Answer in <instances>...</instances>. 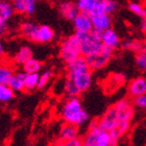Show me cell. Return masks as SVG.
I'll use <instances>...</instances> for the list:
<instances>
[{
	"label": "cell",
	"mask_w": 146,
	"mask_h": 146,
	"mask_svg": "<svg viewBox=\"0 0 146 146\" xmlns=\"http://www.w3.org/2000/svg\"><path fill=\"white\" fill-rule=\"evenodd\" d=\"M73 27L77 31H84V33H91L94 27L92 23L91 16L86 13H79L76 16L75 19L72 21Z\"/></svg>",
	"instance_id": "obj_10"
},
{
	"label": "cell",
	"mask_w": 146,
	"mask_h": 146,
	"mask_svg": "<svg viewBox=\"0 0 146 146\" xmlns=\"http://www.w3.org/2000/svg\"><path fill=\"white\" fill-rule=\"evenodd\" d=\"M64 92L67 94L68 97H77L82 93L79 91V89L77 88V86L75 85V82H73V79L70 78L69 76H67L66 79H65Z\"/></svg>",
	"instance_id": "obj_23"
},
{
	"label": "cell",
	"mask_w": 146,
	"mask_h": 146,
	"mask_svg": "<svg viewBox=\"0 0 146 146\" xmlns=\"http://www.w3.org/2000/svg\"><path fill=\"white\" fill-rule=\"evenodd\" d=\"M58 9L60 15L67 21H73L76 16L80 13L77 5H76V3L73 2V1H69V0L60 2L58 5Z\"/></svg>",
	"instance_id": "obj_8"
},
{
	"label": "cell",
	"mask_w": 146,
	"mask_h": 146,
	"mask_svg": "<svg viewBox=\"0 0 146 146\" xmlns=\"http://www.w3.org/2000/svg\"><path fill=\"white\" fill-rule=\"evenodd\" d=\"M128 95L131 98H135L139 95L146 93V78L143 76H138L136 78L131 79L127 86Z\"/></svg>",
	"instance_id": "obj_11"
},
{
	"label": "cell",
	"mask_w": 146,
	"mask_h": 146,
	"mask_svg": "<svg viewBox=\"0 0 146 146\" xmlns=\"http://www.w3.org/2000/svg\"><path fill=\"white\" fill-rule=\"evenodd\" d=\"M135 62L140 70L146 71V53H144L143 51L137 53L136 58H135Z\"/></svg>",
	"instance_id": "obj_32"
},
{
	"label": "cell",
	"mask_w": 146,
	"mask_h": 146,
	"mask_svg": "<svg viewBox=\"0 0 146 146\" xmlns=\"http://www.w3.org/2000/svg\"><path fill=\"white\" fill-rule=\"evenodd\" d=\"M13 74H14V72H13L11 68L5 67V66H1V69H0V84L9 85Z\"/></svg>",
	"instance_id": "obj_29"
},
{
	"label": "cell",
	"mask_w": 146,
	"mask_h": 146,
	"mask_svg": "<svg viewBox=\"0 0 146 146\" xmlns=\"http://www.w3.org/2000/svg\"><path fill=\"white\" fill-rule=\"evenodd\" d=\"M119 138L112 135L111 131L100 129L96 136V145L97 146H117Z\"/></svg>",
	"instance_id": "obj_14"
},
{
	"label": "cell",
	"mask_w": 146,
	"mask_h": 146,
	"mask_svg": "<svg viewBox=\"0 0 146 146\" xmlns=\"http://www.w3.org/2000/svg\"><path fill=\"white\" fill-rule=\"evenodd\" d=\"M22 68L25 73H36L42 69V63L36 58H31L24 65H22Z\"/></svg>",
	"instance_id": "obj_25"
},
{
	"label": "cell",
	"mask_w": 146,
	"mask_h": 146,
	"mask_svg": "<svg viewBox=\"0 0 146 146\" xmlns=\"http://www.w3.org/2000/svg\"><path fill=\"white\" fill-rule=\"evenodd\" d=\"M5 53V49H4V45H3V42L0 39V58H2Z\"/></svg>",
	"instance_id": "obj_36"
},
{
	"label": "cell",
	"mask_w": 146,
	"mask_h": 146,
	"mask_svg": "<svg viewBox=\"0 0 146 146\" xmlns=\"http://www.w3.org/2000/svg\"><path fill=\"white\" fill-rule=\"evenodd\" d=\"M92 70L84 71V72L78 73H68L67 76L73 79V82H75L79 91L86 92L92 85Z\"/></svg>",
	"instance_id": "obj_7"
},
{
	"label": "cell",
	"mask_w": 146,
	"mask_h": 146,
	"mask_svg": "<svg viewBox=\"0 0 146 146\" xmlns=\"http://www.w3.org/2000/svg\"><path fill=\"white\" fill-rule=\"evenodd\" d=\"M127 7L129 12H131L138 17H140L141 19L146 18V7H144L141 3L136 2V1H131V2H128Z\"/></svg>",
	"instance_id": "obj_27"
},
{
	"label": "cell",
	"mask_w": 146,
	"mask_h": 146,
	"mask_svg": "<svg viewBox=\"0 0 146 146\" xmlns=\"http://www.w3.org/2000/svg\"><path fill=\"white\" fill-rule=\"evenodd\" d=\"M52 76V71L51 70H45L44 72L40 75V80H39V85H38V89H43L45 88L47 84L49 82L50 78Z\"/></svg>",
	"instance_id": "obj_30"
},
{
	"label": "cell",
	"mask_w": 146,
	"mask_h": 146,
	"mask_svg": "<svg viewBox=\"0 0 146 146\" xmlns=\"http://www.w3.org/2000/svg\"><path fill=\"white\" fill-rule=\"evenodd\" d=\"M34 1H38V0H34Z\"/></svg>",
	"instance_id": "obj_40"
},
{
	"label": "cell",
	"mask_w": 146,
	"mask_h": 146,
	"mask_svg": "<svg viewBox=\"0 0 146 146\" xmlns=\"http://www.w3.org/2000/svg\"><path fill=\"white\" fill-rule=\"evenodd\" d=\"M78 127L79 126H76V125L68 123V122H65L64 124L62 125L61 129H60L58 139L66 142V141L78 138V134H79Z\"/></svg>",
	"instance_id": "obj_13"
},
{
	"label": "cell",
	"mask_w": 146,
	"mask_h": 146,
	"mask_svg": "<svg viewBox=\"0 0 146 146\" xmlns=\"http://www.w3.org/2000/svg\"><path fill=\"white\" fill-rule=\"evenodd\" d=\"M140 29H141V31H143V33L146 34V18H143L142 20H141Z\"/></svg>",
	"instance_id": "obj_35"
},
{
	"label": "cell",
	"mask_w": 146,
	"mask_h": 146,
	"mask_svg": "<svg viewBox=\"0 0 146 146\" xmlns=\"http://www.w3.org/2000/svg\"><path fill=\"white\" fill-rule=\"evenodd\" d=\"M36 11V1L34 0H29L27 5V11H26V15L27 16H33Z\"/></svg>",
	"instance_id": "obj_33"
},
{
	"label": "cell",
	"mask_w": 146,
	"mask_h": 146,
	"mask_svg": "<svg viewBox=\"0 0 146 146\" xmlns=\"http://www.w3.org/2000/svg\"><path fill=\"white\" fill-rule=\"evenodd\" d=\"M143 52L146 53V39L143 41Z\"/></svg>",
	"instance_id": "obj_39"
},
{
	"label": "cell",
	"mask_w": 146,
	"mask_h": 146,
	"mask_svg": "<svg viewBox=\"0 0 146 146\" xmlns=\"http://www.w3.org/2000/svg\"><path fill=\"white\" fill-rule=\"evenodd\" d=\"M40 80V74L36 73H26L25 77V91H33L35 89H38Z\"/></svg>",
	"instance_id": "obj_24"
},
{
	"label": "cell",
	"mask_w": 146,
	"mask_h": 146,
	"mask_svg": "<svg viewBox=\"0 0 146 146\" xmlns=\"http://www.w3.org/2000/svg\"><path fill=\"white\" fill-rule=\"evenodd\" d=\"M53 146H66V145H65V141H62L58 139V140L53 144Z\"/></svg>",
	"instance_id": "obj_38"
},
{
	"label": "cell",
	"mask_w": 146,
	"mask_h": 146,
	"mask_svg": "<svg viewBox=\"0 0 146 146\" xmlns=\"http://www.w3.org/2000/svg\"><path fill=\"white\" fill-rule=\"evenodd\" d=\"M133 104L135 108L142 110V111H146V93L133 98Z\"/></svg>",
	"instance_id": "obj_31"
},
{
	"label": "cell",
	"mask_w": 146,
	"mask_h": 146,
	"mask_svg": "<svg viewBox=\"0 0 146 146\" xmlns=\"http://www.w3.org/2000/svg\"><path fill=\"white\" fill-rule=\"evenodd\" d=\"M14 7L9 0L0 1V25H6L14 15Z\"/></svg>",
	"instance_id": "obj_16"
},
{
	"label": "cell",
	"mask_w": 146,
	"mask_h": 146,
	"mask_svg": "<svg viewBox=\"0 0 146 146\" xmlns=\"http://www.w3.org/2000/svg\"><path fill=\"white\" fill-rule=\"evenodd\" d=\"M14 93L15 91L9 85L0 84V102L1 104H6L12 100L14 98Z\"/></svg>",
	"instance_id": "obj_26"
},
{
	"label": "cell",
	"mask_w": 146,
	"mask_h": 146,
	"mask_svg": "<svg viewBox=\"0 0 146 146\" xmlns=\"http://www.w3.org/2000/svg\"><path fill=\"white\" fill-rule=\"evenodd\" d=\"M89 70H91V68L89 66L86 56H84V55H80L79 58H75L74 61L67 64L68 73H78V72H84V71H89Z\"/></svg>",
	"instance_id": "obj_15"
},
{
	"label": "cell",
	"mask_w": 146,
	"mask_h": 146,
	"mask_svg": "<svg viewBox=\"0 0 146 146\" xmlns=\"http://www.w3.org/2000/svg\"><path fill=\"white\" fill-rule=\"evenodd\" d=\"M98 1H100V0H98Z\"/></svg>",
	"instance_id": "obj_42"
},
{
	"label": "cell",
	"mask_w": 146,
	"mask_h": 146,
	"mask_svg": "<svg viewBox=\"0 0 146 146\" xmlns=\"http://www.w3.org/2000/svg\"><path fill=\"white\" fill-rule=\"evenodd\" d=\"M19 31L22 36L31 42L36 44L51 42L54 39L55 33L49 25L38 24L34 21H23L19 26Z\"/></svg>",
	"instance_id": "obj_1"
},
{
	"label": "cell",
	"mask_w": 146,
	"mask_h": 146,
	"mask_svg": "<svg viewBox=\"0 0 146 146\" xmlns=\"http://www.w3.org/2000/svg\"><path fill=\"white\" fill-rule=\"evenodd\" d=\"M34 58V51L31 46H21L14 55V62L18 65H24L28 60Z\"/></svg>",
	"instance_id": "obj_17"
},
{
	"label": "cell",
	"mask_w": 146,
	"mask_h": 146,
	"mask_svg": "<svg viewBox=\"0 0 146 146\" xmlns=\"http://www.w3.org/2000/svg\"><path fill=\"white\" fill-rule=\"evenodd\" d=\"M115 108L117 110L119 116V120H126V121H131V119L135 116V106L133 101L129 99L123 98L117 101L115 104Z\"/></svg>",
	"instance_id": "obj_6"
},
{
	"label": "cell",
	"mask_w": 146,
	"mask_h": 146,
	"mask_svg": "<svg viewBox=\"0 0 146 146\" xmlns=\"http://www.w3.org/2000/svg\"><path fill=\"white\" fill-rule=\"evenodd\" d=\"M121 47L124 50H129L137 54L143 51V41L138 39H127L121 43Z\"/></svg>",
	"instance_id": "obj_20"
},
{
	"label": "cell",
	"mask_w": 146,
	"mask_h": 146,
	"mask_svg": "<svg viewBox=\"0 0 146 146\" xmlns=\"http://www.w3.org/2000/svg\"><path fill=\"white\" fill-rule=\"evenodd\" d=\"M29 0H13L12 4L14 7L16 14H20V15H26V11H27V5Z\"/></svg>",
	"instance_id": "obj_28"
},
{
	"label": "cell",
	"mask_w": 146,
	"mask_h": 146,
	"mask_svg": "<svg viewBox=\"0 0 146 146\" xmlns=\"http://www.w3.org/2000/svg\"><path fill=\"white\" fill-rule=\"evenodd\" d=\"M82 55L80 42L74 34L66 36L60 45V58L66 64H69Z\"/></svg>",
	"instance_id": "obj_3"
},
{
	"label": "cell",
	"mask_w": 146,
	"mask_h": 146,
	"mask_svg": "<svg viewBox=\"0 0 146 146\" xmlns=\"http://www.w3.org/2000/svg\"><path fill=\"white\" fill-rule=\"evenodd\" d=\"M90 16H91L92 23H93L94 29H98V31H104L112 26V23H113L112 16L109 15V14L93 12L92 14H90Z\"/></svg>",
	"instance_id": "obj_9"
},
{
	"label": "cell",
	"mask_w": 146,
	"mask_h": 146,
	"mask_svg": "<svg viewBox=\"0 0 146 146\" xmlns=\"http://www.w3.org/2000/svg\"><path fill=\"white\" fill-rule=\"evenodd\" d=\"M101 42L104 45L109 46L113 49H117L121 46V41L119 38V35L114 28L110 27L106 31H102L101 34Z\"/></svg>",
	"instance_id": "obj_12"
},
{
	"label": "cell",
	"mask_w": 146,
	"mask_h": 146,
	"mask_svg": "<svg viewBox=\"0 0 146 146\" xmlns=\"http://www.w3.org/2000/svg\"><path fill=\"white\" fill-rule=\"evenodd\" d=\"M76 5L78 7L80 13H86V14H92L94 12L96 6L98 4V0H76Z\"/></svg>",
	"instance_id": "obj_21"
},
{
	"label": "cell",
	"mask_w": 146,
	"mask_h": 146,
	"mask_svg": "<svg viewBox=\"0 0 146 146\" xmlns=\"http://www.w3.org/2000/svg\"><path fill=\"white\" fill-rule=\"evenodd\" d=\"M0 69H1V66H0Z\"/></svg>",
	"instance_id": "obj_41"
},
{
	"label": "cell",
	"mask_w": 146,
	"mask_h": 146,
	"mask_svg": "<svg viewBox=\"0 0 146 146\" xmlns=\"http://www.w3.org/2000/svg\"><path fill=\"white\" fill-rule=\"evenodd\" d=\"M131 128V121H126V120H119L115 127L113 128L111 133L117 138L123 137L125 134H127L128 131Z\"/></svg>",
	"instance_id": "obj_22"
},
{
	"label": "cell",
	"mask_w": 146,
	"mask_h": 146,
	"mask_svg": "<svg viewBox=\"0 0 146 146\" xmlns=\"http://www.w3.org/2000/svg\"><path fill=\"white\" fill-rule=\"evenodd\" d=\"M119 9V4L115 0H100L98 1V4L96 6L94 12L96 13H104L112 16L115 14Z\"/></svg>",
	"instance_id": "obj_18"
},
{
	"label": "cell",
	"mask_w": 146,
	"mask_h": 146,
	"mask_svg": "<svg viewBox=\"0 0 146 146\" xmlns=\"http://www.w3.org/2000/svg\"><path fill=\"white\" fill-rule=\"evenodd\" d=\"M6 25H0V38L6 33Z\"/></svg>",
	"instance_id": "obj_37"
},
{
	"label": "cell",
	"mask_w": 146,
	"mask_h": 146,
	"mask_svg": "<svg viewBox=\"0 0 146 146\" xmlns=\"http://www.w3.org/2000/svg\"><path fill=\"white\" fill-rule=\"evenodd\" d=\"M25 77H26V73L24 71L14 72L12 78L9 82V86L15 92L23 91L25 90Z\"/></svg>",
	"instance_id": "obj_19"
},
{
	"label": "cell",
	"mask_w": 146,
	"mask_h": 146,
	"mask_svg": "<svg viewBox=\"0 0 146 146\" xmlns=\"http://www.w3.org/2000/svg\"><path fill=\"white\" fill-rule=\"evenodd\" d=\"M114 50L115 49L102 44L97 51L86 56L91 70H100V69L106 67L109 64V62L111 61V58H113Z\"/></svg>",
	"instance_id": "obj_4"
},
{
	"label": "cell",
	"mask_w": 146,
	"mask_h": 146,
	"mask_svg": "<svg viewBox=\"0 0 146 146\" xmlns=\"http://www.w3.org/2000/svg\"><path fill=\"white\" fill-rule=\"evenodd\" d=\"M61 115L65 122L74 124L76 126H82L89 119L88 113L82 109L78 96L68 98L63 106Z\"/></svg>",
	"instance_id": "obj_2"
},
{
	"label": "cell",
	"mask_w": 146,
	"mask_h": 146,
	"mask_svg": "<svg viewBox=\"0 0 146 146\" xmlns=\"http://www.w3.org/2000/svg\"><path fill=\"white\" fill-rule=\"evenodd\" d=\"M65 145L66 146H82V142L80 138H75V139H72V140L66 141L65 142Z\"/></svg>",
	"instance_id": "obj_34"
},
{
	"label": "cell",
	"mask_w": 146,
	"mask_h": 146,
	"mask_svg": "<svg viewBox=\"0 0 146 146\" xmlns=\"http://www.w3.org/2000/svg\"><path fill=\"white\" fill-rule=\"evenodd\" d=\"M119 121V116L117 113L115 106L110 107L109 109L106 111L104 116L98 120V126L104 129V131H111L113 128L115 127V125L117 124V122Z\"/></svg>",
	"instance_id": "obj_5"
}]
</instances>
